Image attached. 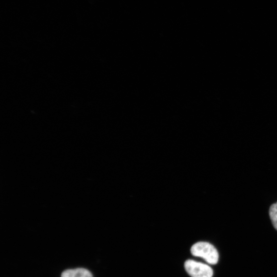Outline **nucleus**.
I'll return each instance as SVG.
<instances>
[{
  "label": "nucleus",
  "instance_id": "4",
  "mask_svg": "<svg viewBox=\"0 0 277 277\" xmlns=\"http://www.w3.org/2000/svg\"><path fill=\"white\" fill-rule=\"evenodd\" d=\"M269 213L273 224L277 230V202L271 206Z\"/></svg>",
  "mask_w": 277,
  "mask_h": 277
},
{
  "label": "nucleus",
  "instance_id": "1",
  "mask_svg": "<svg viewBox=\"0 0 277 277\" xmlns=\"http://www.w3.org/2000/svg\"><path fill=\"white\" fill-rule=\"evenodd\" d=\"M190 251L193 256L203 258L209 265H215L218 263L219 256L218 251L209 243L199 242L195 243Z\"/></svg>",
  "mask_w": 277,
  "mask_h": 277
},
{
  "label": "nucleus",
  "instance_id": "2",
  "mask_svg": "<svg viewBox=\"0 0 277 277\" xmlns=\"http://www.w3.org/2000/svg\"><path fill=\"white\" fill-rule=\"evenodd\" d=\"M185 267L191 277H213L214 274L213 270L209 266L192 260H187Z\"/></svg>",
  "mask_w": 277,
  "mask_h": 277
},
{
  "label": "nucleus",
  "instance_id": "3",
  "mask_svg": "<svg viewBox=\"0 0 277 277\" xmlns=\"http://www.w3.org/2000/svg\"><path fill=\"white\" fill-rule=\"evenodd\" d=\"M61 277H93L88 270L83 268L68 270L63 272Z\"/></svg>",
  "mask_w": 277,
  "mask_h": 277
}]
</instances>
